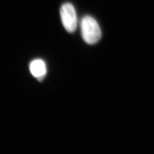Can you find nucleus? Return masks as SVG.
I'll return each instance as SVG.
<instances>
[{"label": "nucleus", "instance_id": "obj_3", "mask_svg": "<svg viewBox=\"0 0 154 154\" xmlns=\"http://www.w3.org/2000/svg\"><path fill=\"white\" fill-rule=\"evenodd\" d=\"M30 71L32 75L39 81L42 80L46 75V66L41 59H35L31 62Z\"/></svg>", "mask_w": 154, "mask_h": 154}, {"label": "nucleus", "instance_id": "obj_2", "mask_svg": "<svg viewBox=\"0 0 154 154\" xmlns=\"http://www.w3.org/2000/svg\"><path fill=\"white\" fill-rule=\"evenodd\" d=\"M60 14L62 25L66 30L69 33L74 32L77 26V17L73 5L69 3L62 5Z\"/></svg>", "mask_w": 154, "mask_h": 154}, {"label": "nucleus", "instance_id": "obj_1", "mask_svg": "<svg viewBox=\"0 0 154 154\" xmlns=\"http://www.w3.org/2000/svg\"><path fill=\"white\" fill-rule=\"evenodd\" d=\"M81 32L84 41L89 45L98 42L102 37V32L97 21L90 16H85L82 19Z\"/></svg>", "mask_w": 154, "mask_h": 154}]
</instances>
